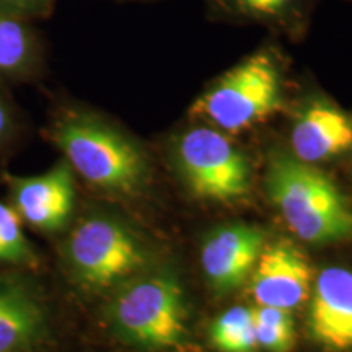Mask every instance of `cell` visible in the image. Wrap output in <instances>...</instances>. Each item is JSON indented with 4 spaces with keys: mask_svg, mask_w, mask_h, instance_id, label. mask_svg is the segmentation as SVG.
Returning <instances> with one entry per match:
<instances>
[{
    "mask_svg": "<svg viewBox=\"0 0 352 352\" xmlns=\"http://www.w3.org/2000/svg\"><path fill=\"white\" fill-rule=\"evenodd\" d=\"M43 139L60 153L77 183L108 201H138L151 182V158L120 121L67 95L51 94Z\"/></svg>",
    "mask_w": 352,
    "mask_h": 352,
    "instance_id": "6da1fadb",
    "label": "cell"
},
{
    "mask_svg": "<svg viewBox=\"0 0 352 352\" xmlns=\"http://www.w3.org/2000/svg\"><path fill=\"white\" fill-rule=\"evenodd\" d=\"M47 271L63 294L104 300L120 285L152 267L151 252L129 220L108 208L78 204L70 226L51 240Z\"/></svg>",
    "mask_w": 352,
    "mask_h": 352,
    "instance_id": "7a4b0ae2",
    "label": "cell"
},
{
    "mask_svg": "<svg viewBox=\"0 0 352 352\" xmlns=\"http://www.w3.org/2000/svg\"><path fill=\"white\" fill-rule=\"evenodd\" d=\"M287 57L279 38L270 36L240 63L209 83L189 108V120L235 135L284 113L289 103Z\"/></svg>",
    "mask_w": 352,
    "mask_h": 352,
    "instance_id": "3957f363",
    "label": "cell"
},
{
    "mask_svg": "<svg viewBox=\"0 0 352 352\" xmlns=\"http://www.w3.org/2000/svg\"><path fill=\"white\" fill-rule=\"evenodd\" d=\"M101 327L121 346L170 352L188 338L183 290L175 274L148 267L98 303Z\"/></svg>",
    "mask_w": 352,
    "mask_h": 352,
    "instance_id": "277c9868",
    "label": "cell"
},
{
    "mask_svg": "<svg viewBox=\"0 0 352 352\" xmlns=\"http://www.w3.org/2000/svg\"><path fill=\"white\" fill-rule=\"evenodd\" d=\"M266 186L271 201L298 239L314 245L352 240L349 201L315 165L298 160L284 148H274Z\"/></svg>",
    "mask_w": 352,
    "mask_h": 352,
    "instance_id": "5b68a950",
    "label": "cell"
},
{
    "mask_svg": "<svg viewBox=\"0 0 352 352\" xmlns=\"http://www.w3.org/2000/svg\"><path fill=\"white\" fill-rule=\"evenodd\" d=\"M63 292L50 271L0 266V352H51L60 329Z\"/></svg>",
    "mask_w": 352,
    "mask_h": 352,
    "instance_id": "8992f818",
    "label": "cell"
},
{
    "mask_svg": "<svg viewBox=\"0 0 352 352\" xmlns=\"http://www.w3.org/2000/svg\"><path fill=\"white\" fill-rule=\"evenodd\" d=\"M176 168L192 195L215 202H233L250 191L252 166L232 135L191 121L168 140Z\"/></svg>",
    "mask_w": 352,
    "mask_h": 352,
    "instance_id": "52a82bcc",
    "label": "cell"
},
{
    "mask_svg": "<svg viewBox=\"0 0 352 352\" xmlns=\"http://www.w3.org/2000/svg\"><path fill=\"white\" fill-rule=\"evenodd\" d=\"M6 199L25 228L51 241L70 226L78 209V183L63 158L38 175H15L8 170L0 178Z\"/></svg>",
    "mask_w": 352,
    "mask_h": 352,
    "instance_id": "ba28073f",
    "label": "cell"
},
{
    "mask_svg": "<svg viewBox=\"0 0 352 352\" xmlns=\"http://www.w3.org/2000/svg\"><path fill=\"white\" fill-rule=\"evenodd\" d=\"M285 109L289 152L298 160L316 165L352 152V113L324 91L308 88Z\"/></svg>",
    "mask_w": 352,
    "mask_h": 352,
    "instance_id": "9c48e42d",
    "label": "cell"
},
{
    "mask_svg": "<svg viewBox=\"0 0 352 352\" xmlns=\"http://www.w3.org/2000/svg\"><path fill=\"white\" fill-rule=\"evenodd\" d=\"M321 0H202L210 23L261 28L270 36L302 43Z\"/></svg>",
    "mask_w": 352,
    "mask_h": 352,
    "instance_id": "30bf717a",
    "label": "cell"
},
{
    "mask_svg": "<svg viewBox=\"0 0 352 352\" xmlns=\"http://www.w3.org/2000/svg\"><path fill=\"white\" fill-rule=\"evenodd\" d=\"M264 232L246 223H230L212 230L201 250V266L219 294L241 287L253 272L264 248Z\"/></svg>",
    "mask_w": 352,
    "mask_h": 352,
    "instance_id": "8fae6325",
    "label": "cell"
},
{
    "mask_svg": "<svg viewBox=\"0 0 352 352\" xmlns=\"http://www.w3.org/2000/svg\"><path fill=\"white\" fill-rule=\"evenodd\" d=\"M311 266L296 245L279 241L263 248L252 272V294L259 305L292 311L310 297Z\"/></svg>",
    "mask_w": 352,
    "mask_h": 352,
    "instance_id": "7c38bea8",
    "label": "cell"
},
{
    "mask_svg": "<svg viewBox=\"0 0 352 352\" xmlns=\"http://www.w3.org/2000/svg\"><path fill=\"white\" fill-rule=\"evenodd\" d=\"M308 333L329 352L352 351V271L324 267L311 287Z\"/></svg>",
    "mask_w": 352,
    "mask_h": 352,
    "instance_id": "4fadbf2b",
    "label": "cell"
},
{
    "mask_svg": "<svg viewBox=\"0 0 352 352\" xmlns=\"http://www.w3.org/2000/svg\"><path fill=\"white\" fill-rule=\"evenodd\" d=\"M50 70V47L38 23L0 10V83L41 85Z\"/></svg>",
    "mask_w": 352,
    "mask_h": 352,
    "instance_id": "5bb4252c",
    "label": "cell"
},
{
    "mask_svg": "<svg viewBox=\"0 0 352 352\" xmlns=\"http://www.w3.org/2000/svg\"><path fill=\"white\" fill-rule=\"evenodd\" d=\"M0 266L47 270L46 252L30 239V232L3 197H0Z\"/></svg>",
    "mask_w": 352,
    "mask_h": 352,
    "instance_id": "9a60e30c",
    "label": "cell"
},
{
    "mask_svg": "<svg viewBox=\"0 0 352 352\" xmlns=\"http://www.w3.org/2000/svg\"><path fill=\"white\" fill-rule=\"evenodd\" d=\"M33 131L32 118L16 101L12 88L0 83V178L28 147Z\"/></svg>",
    "mask_w": 352,
    "mask_h": 352,
    "instance_id": "2e32d148",
    "label": "cell"
},
{
    "mask_svg": "<svg viewBox=\"0 0 352 352\" xmlns=\"http://www.w3.org/2000/svg\"><path fill=\"white\" fill-rule=\"evenodd\" d=\"M210 342L219 352H258L253 310L233 307L219 315L210 327Z\"/></svg>",
    "mask_w": 352,
    "mask_h": 352,
    "instance_id": "e0dca14e",
    "label": "cell"
},
{
    "mask_svg": "<svg viewBox=\"0 0 352 352\" xmlns=\"http://www.w3.org/2000/svg\"><path fill=\"white\" fill-rule=\"evenodd\" d=\"M258 346L266 352H290L296 346V323L289 310L264 307L253 310Z\"/></svg>",
    "mask_w": 352,
    "mask_h": 352,
    "instance_id": "ac0fdd59",
    "label": "cell"
},
{
    "mask_svg": "<svg viewBox=\"0 0 352 352\" xmlns=\"http://www.w3.org/2000/svg\"><path fill=\"white\" fill-rule=\"evenodd\" d=\"M57 0H0V10L21 20L41 23L51 19Z\"/></svg>",
    "mask_w": 352,
    "mask_h": 352,
    "instance_id": "d6986e66",
    "label": "cell"
},
{
    "mask_svg": "<svg viewBox=\"0 0 352 352\" xmlns=\"http://www.w3.org/2000/svg\"><path fill=\"white\" fill-rule=\"evenodd\" d=\"M113 2H121V3H152V2H160V0H113Z\"/></svg>",
    "mask_w": 352,
    "mask_h": 352,
    "instance_id": "ffe728a7",
    "label": "cell"
},
{
    "mask_svg": "<svg viewBox=\"0 0 352 352\" xmlns=\"http://www.w3.org/2000/svg\"><path fill=\"white\" fill-rule=\"evenodd\" d=\"M346 2H347V3H351V6H352V0H346Z\"/></svg>",
    "mask_w": 352,
    "mask_h": 352,
    "instance_id": "44dd1931",
    "label": "cell"
}]
</instances>
